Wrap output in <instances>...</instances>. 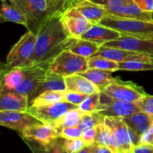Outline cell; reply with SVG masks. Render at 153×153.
<instances>
[{"label": "cell", "instance_id": "d590c367", "mask_svg": "<svg viewBox=\"0 0 153 153\" xmlns=\"http://www.w3.org/2000/svg\"><path fill=\"white\" fill-rule=\"evenodd\" d=\"M88 146L82 138L64 139V147L66 153H76Z\"/></svg>", "mask_w": 153, "mask_h": 153}, {"label": "cell", "instance_id": "836d02e7", "mask_svg": "<svg viewBox=\"0 0 153 153\" xmlns=\"http://www.w3.org/2000/svg\"><path fill=\"white\" fill-rule=\"evenodd\" d=\"M100 92L89 95L80 105L79 108L83 112L97 111V109L100 105Z\"/></svg>", "mask_w": 153, "mask_h": 153}, {"label": "cell", "instance_id": "ffe728a7", "mask_svg": "<svg viewBox=\"0 0 153 153\" xmlns=\"http://www.w3.org/2000/svg\"><path fill=\"white\" fill-rule=\"evenodd\" d=\"M119 70L123 71H148L153 70V56L136 53L126 61L119 62Z\"/></svg>", "mask_w": 153, "mask_h": 153}, {"label": "cell", "instance_id": "6da1fadb", "mask_svg": "<svg viewBox=\"0 0 153 153\" xmlns=\"http://www.w3.org/2000/svg\"><path fill=\"white\" fill-rule=\"evenodd\" d=\"M56 13L49 16L42 25L37 34L35 53L31 65L52 61L65 50H69L78 39L70 37L66 31L61 16Z\"/></svg>", "mask_w": 153, "mask_h": 153}, {"label": "cell", "instance_id": "52a82bcc", "mask_svg": "<svg viewBox=\"0 0 153 153\" xmlns=\"http://www.w3.org/2000/svg\"><path fill=\"white\" fill-rule=\"evenodd\" d=\"M97 111L105 117L125 118L141 111L136 102L114 100L100 92V105Z\"/></svg>", "mask_w": 153, "mask_h": 153}, {"label": "cell", "instance_id": "30bf717a", "mask_svg": "<svg viewBox=\"0 0 153 153\" xmlns=\"http://www.w3.org/2000/svg\"><path fill=\"white\" fill-rule=\"evenodd\" d=\"M76 108H79V106L68 102L61 101L46 105H30L27 112L34 117L42 123L52 124L69 111Z\"/></svg>", "mask_w": 153, "mask_h": 153}, {"label": "cell", "instance_id": "7dc6e473", "mask_svg": "<svg viewBox=\"0 0 153 153\" xmlns=\"http://www.w3.org/2000/svg\"><path fill=\"white\" fill-rule=\"evenodd\" d=\"M117 153H134L133 149H130V150H124V151H121V152H119Z\"/></svg>", "mask_w": 153, "mask_h": 153}, {"label": "cell", "instance_id": "e575fe53", "mask_svg": "<svg viewBox=\"0 0 153 153\" xmlns=\"http://www.w3.org/2000/svg\"><path fill=\"white\" fill-rule=\"evenodd\" d=\"M91 1L102 7L107 11L108 14H110L131 0H91Z\"/></svg>", "mask_w": 153, "mask_h": 153}, {"label": "cell", "instance_id": "9c48e42d", "mask_svg": "<svg viewBox=\"0 0 153 153\" xmlns=\"http://www.w3.org/2000/svg\"><path fill=\"white\" fill-rule=\"evenodd\" d=\"M51 61H46L25 67V78L13 92L27 95L29 98L46 78Z\"/></svg>", "mask_w": 153, "mask_h": 153}, {"label": "cell", "instance_id": "5b68a950", "mask_svg": "<svg viewBox=\"0 0 153 153\" xmlns=\"http://www.w3.org/2000/svg\"><path fill=\"white\" fill-rule=\"evenodd\" d=\"M19 7L26 16L28 31L37 35L45 21L50 16L46 0H8Z\"/></svg>", "mask_w": 153, "mask_h": 153}, {"label": "cell", "instance_id": "8d00e7d4", "mask_svg": "<svg viewBox=\"0 0 153 153\" xmlns=\"http://www.w3.org/2000/svg\"><path fill=\"white\" fill-rule=\"evenodd\" d=\"M50 16L62 13L69 5L70 0H46Z\"/></svg>", "mask_w": 153, "mask_h": 153}, {"label": "cell", "instance_id": "7a4b0ae2", "mask_svg": "<svg viewBox=\"0 0 153 153\" xmlns=\"http://www.w3.org/2000/svg\"><path fill=\"white\" fill-rule=\"evenodd\" d=\"M104 121L111 130L109 148L114 153L133 149L140 144V137L126 124L123 118L105 117Z\"/></svg>", "mask_w": 153, "mask_h": 153}, {"label": "cell", "instance_id": "1f68e13d", "mask_svg": "<svg viewBox=\"0 0 153 153\" xmlns=\"http://www.w3.org/2000/svg\"><path fill=\"white\" fill-rule=\"evenodd\" d=\"M104 120L105 116L98 111L84 112L78 127L82 131H85L88 128L96 127L97 125L104 122Z\"/></svg>", "mask_w": 153, "mask_h": 153}, {"label": "cell", "instance_id": "4316f807", "mask_svg": "<svg viewBox=\"0 0 153 153\" xmlns=\"http://www.w3.org/2000/svg\"><path fill=\"white\" fill-rule=\"evenodd\" d=\"M102 45L85 39H78L69 50L78 55L88 58L94 56Z\"/></svg>", "mask_w": 153, "mask_h": 153}, {"label": "cell", "instance_id": "3957f363", "mask_svg": "<svg viewBox=\"0 0 153 153\" xmlns=\"http://www.w3.org/2000/svg\"><path fill=\"white\" fill-rule=\"evenodd\" d=\"M99 24L116 30L122 34L136 38L146 39L153 37L152 22L106 14Z\"/></svg>", "mask_w": 153, "mask_h": 153}, {"label": "cell", "instance_id": "603a6c76", "mask_svg": "<svg viewBox=\"0 0 153 153\" xmlns=\"http://www.w3.org/2000/svg\"><path fill=\"white\" fill-rule=\"evenodd\" d=\"M123 120L140 137L149 130L153 124V117L143 111L136 113L128 117L123 118Z\"/></svg>", "mask_w": 153, "mask_h": 153}, {"label": "cell", "instance_id": "bcb514c9", "mask_svg": "<svg viewBox=\"0 0 153 153\" xmlns=\"http://www.w3.org/2000/svg\"><path fill=\"white\" fill-rule=\"evenodd\" d=\"M76 153H92V151H91V146H85V148L82 149L80 151H79V152H76Z\"/></svg>", "mask_w": 153, "mask_h": 153}, {"label": "cell", "instance_id": "60d3db41", "mask_svg": "<svg viewBox=\"0 0 153 153\" xmlns=\"http://www.w3.org/2000/svg\"><path fill=\"white\" fill-rule=\"evenodd\" d=\"M96 135H97V130L95 127H94L83 131L81 138L84 140L87 146H91L95 143Z\"/></svg>", "mask_w": 153, "mask_h": 153}, {"label": "cell", "instance_id": "7c38bea8", "mask_svg": "<svg viewBox=\"0 0 153 153\" xmlns=\"http://www.w3.org/2000/svg\"><path fill=\"white\" fill-rule=\"evenodd\" d=\"M42 123L27 111H0V124L19 133L26 128Z\"/></svg>", "mask_w": 153, "mask_h": 153}, {"label": "cell", "instance_id": "f35d334b", "mask_svg": "<svg viewBox=\"0 0 153 153\" xmlns=\"http://www.w3.org/2000/svg\"><path fill=\"white\" fill-rule=\"evenodd\" d=\"M88 95L80 94V93L74 92V91H64V101L68 102L73 105L79 106L87 97Z\"/></svg>", "mask_w": 153, "mask_h": 153}, {"label": "cell", "instance_id": "ab89813d", "mask_svg": "<svg viewBox=\"0 0 153 153\" xmlns=\"http://www.w3.org/2000/svg\"><path fill=\"white\" fill-rule=\"evenodd\" d=\"M83 131L78 126L64 128L59 131V136L64 139L80 138Z\"/></svg>", "mask_w": 153, "mask_h": 153}, {"label": "cell", "instance_id": "ee69618b", "mask_svg": "<svg viewBox=\"0 0 153 153\" xmlns=\"http://www.w3.org/2000/svg\"><path fill=\"white\" fill-rule=\"evenodd\" d=\"M91 148L92 153H114L108 146L99 144L97 143L91 145Z\"/></svg>", "mask_w": 153, "mask_h": 153}, {"label": "cell", "instance_id": "f546056e", "mask_svg": "<svg viewBox=\"0 0 153 153\" xmlns=\"http://www.w3.org/2000/svg\"><path fill=\"white\" fill-rule=\"evenodd\" d=\"M88 69L116 72L119 70V63L101 56H92L88 60Z\"/></svg>", "mask_w": 153, "mask_h": 153}, {"label": "cell", "instance_id": "7402d4cb", "mask_svg": "<svg viewBox=\"0 0 153 153\" xmlns=\"http://www.w3.org/2000/svg\"><path fill=\"white\" fill-rule=\"evenodd\" d=\"M1 22H11L19 24L27 28L28 21L22 10L9 1H1Z\"/></svg>", "mask_w": 153, "mask_h": 153}, {"label": "cell", "instance_id": "d6a6232c", "mask_svg": "<svg viewBox=\"0 0 153 153\" xmlns=\"http://www.w3.org/2000/svg\"><path fill=\"white\" fill-rule=\"evenodd\" d=\"M95 128L97 130L95 143L109 147L111 139V130L109 127L106 125L104 121L102 123L97 125Z\"/></svg>", "mask_w": 153, "mask_h": 153}, {"label": "cell", "instance_id": "5bb4252c", "mask_svg": "<svg viewBox=\"0 0 153 153\" xmlns=\"http://www.w3.org/2000/svg\"><path fill=\"white\" fill-rule=\"evenodd\" d=\"M104 45L153 56V37L140 39L123 34L120 38Z\"/></svg>", "mask_w": 153, "mask_h": 153}, {"label": "cell", "instance_id": "f6af8a7d", "mask_svg": "<svg viewBox=\"0 0 153 153\" xmlns=\"http://www.w3.org/2000/svg\"><path fill=\"white\" fill-rule=\"evenodd\" d=\"M134 153H153V145L140 143L133 149Z\"/></svg>", "mask_w": 153, "mask_h": 153}, {"label": "cell", "instance_id": "c3c4849f", "mask_svg": "<svg viewBox=\"0 0 153 153\" xmlns=\"http://www.w3.org/2000/svg\"><path fill=\"white\" fill-rule=\"evenodd\" d=\"M151 18H152V22H153V11L151 13Z\"/></svg>", "mask_w": 153, "mask_h": 153}, {"label": "cell", "instance_id": "277c9868", "mask_svg": "<svg viewBox=\"0 0 153 153\" xmlns=\"http://www.w3.org/2000/svg\"><path fill=\"white\" fill-rule=\"evenodd\" d=\"M37 35L28 31L11 48L4 66L8 68L31 66V59L35 53Z\"/></svg>", "mask_w": 153, "mask_h": 153}, {"label": "cell", "instance_id": "681fc988", "mask_svg": "<svg viewBox=\"0 0 153 153\" xmlns=\"http://www.w3.org/2000/svg\"><path fill=\"white\" fill-rule=\"evenodd\" d=\"M1 1H8V0H1Z\"/></svg>", "mask_w": 153, "mask_h": 153}, {"label": "cell", "instance_id": "d4e9b609", "mask_svg": "<svg viewBox=\"0 0 153 153\" xmlns=\"http://www.w3.org/2000/svg\"><path fill=\"white\" fill-rule=\"evenodd\" d=\"M79 74L92 82L100 91H104L106 88H108L111 84L116 80V78L112 76V72L106 71V70L88 69L87 71Z\"/></svg>", "mask_w": 153, "mask_h": 153}, {"label": "cell", "instance_id": "ba28073f", "mask_svg": "<svg viewBox=\"0 0 153 153\" xmlns=\"http://www.w3.org/2000/svg\"><path fill=\"white\" fill-rule=\"evenodd\" d=\"M105 94L117 100L136 102L146 94L144 89L132 82H125L116 78L115 82L111 84L103 91Z\"/></svg>", "mask_w": 153, "mask_h": 153}, {"label": "cell", "instance_id": "8992f818", "mask_svg": "<svg viewBox=\"0 0 153 153\" xmlns=\"http://www.w3.org/2000/svg\"><path fill=\"white\" fill-rule=\"evenodd\" d=\"M88 60L71 51L65 50L51 61L48 72L64 77L79 74L88 70Z\"/></svg>", "mask_w": 153, "mask_h": 153}, {"label": "cell", "instance_id": "cb8c5ba5", "mask_svg": "<svg viewBox=\"0 0 153 153\" xmlns=\"http://www.w3.org/2000/svg\"><path fill=\"white\" fill-rule=\"evenodd\" d=\"M151 13L152 12L143 11L134 3L133 0H131L110 14L120 16V17L152 22Z\"/></svg>", "mask_w": 153, "mask_h": 153}, {"label": "cell", "instance_id": "f1b7e54d", "mask_svg": "<svg viewBox=\"0 0 153 153\" xmlns=\"http://www.w3.org/2000/svg\"><path fill=\"white\" fill-rule=\"evenodd\" d=\"M32 153H66L64 147V138L59 137L54 143L49 146L41 144L23 139Z\"/></svg>", "mask_w": 153, "mask_h": 153}, {"label": "cell", "instance_id": "44dd1931", "mask_svg": "<svg viewBox=\"0 0 153 153\" xmlns=\"http://www.w3.org/2000/svg\"><path fill=\"white\" fill-rule=\"evenodd\" d=\"M67 91H74L85 95L100 93L101 91L97 86L90 82L88 79L81 76L80 74H74L65 77Z\"/></svg>", "mask_w": 153, "mask_h": 153}, {"label": "cell", "instance_id": "83f0119b", "mask_svg": "<svg viewBox=\"0 0 153 153\" xmlns=\"http://www.w3.org/2000/svg\"><path fill=\"white\" fill-rule=\"evenodd\" d=\"M83 113L84 112L81 111L79 108H73L67 112L65 114L63 115L61 118H59L58 120L51 125H52L56 128L58 133L64 128L78 126L82 119Z\"/></svg>", "mask_w": 153, "mask_h": 153}, {"label": "cell", "instance_id": "d6986e66", "mask_svg": "<svg viewBox=\"0 0 153 153\" xmlns=\"http://www.w3.org/2000/svg\"><path fill=\"white\" fill-rule=\"evenodd\" d=\"M67 91L65 77L60 75L47 72L46 78L43 82L39 85L36 91L29 97V103L32 102L33 100L40 94L47 91Z\"/></svg>", "mask_w": 153, "mask_h": 153}, {"label": "cell", "instance_id": "ac0fdd59", "mask_svg": "<svg viewBox=\"0 0 153 153\" xmlns=\"http://www.w3.org/2000/svg\"><path fill=\"white\" fill-rule=\"evenodd\" d=\"M25 75V67L8 68L4 66L1 70L0 94L14 91L22 82Z\"/></svg>", "mask_w": 153, "mask_h": 153}, {"label": "cell", "instance_id": "9a60e30c", "mask_svg": "<svg viewBox=\"0 0 153 153\" xmlns=\"http://www.w3.org/2000/svg\"><path fill=\"white\" fill-rule=\"evenodd\" d=\"M69 6L76 8L82 16L93 23L99 24L107 14V11L102 7L91 0H70Z\"/></svg>", "mask_w": 153, "mask_h": 153}, {"label": "cell", "instance_id": "484cf974", "mask_svg": "<svg viewBox=\"0 0 153 153\" xmlns=\"http://www.w3.org/2000/svg\"><path fill=\"white\" fill-rule=\"evenodd\" d=\"M136 53H137V52L102 45L99 49L98 52L94 56L104 57L108 59L119 63L123 62V61H126L129 57L135 55Z\"/></svg>", "mask_w": 153, "mask_h": 153}, {"label": "cell", "instance_id": "4dcf8cb0", "mask_svg": "<svg viewBox=\"0 0 153 153\" xmlns=\"http://www.w3.org/2000/svg\"><path fill=\"white\" fill-rule=\"evenodd\" d=\"M64 91H47L36 97L30 105L40 106L64 101Z\"/></svg>", "mask_w": 153, "mask_h": 153}, {"label": "cell", "instance_id": "2e32d148", "mask_svg": "<svg viewBox=\"0 0 153 153\" xmlns=\"http://www.w3.org/2000/svg\"><path fill=\"white\" fill-rule=\"evenodd\" d=\"M29 106L28 96L13 91L0 94V111H27Z\"/></svg>", "mask_w": 153, "mask_h": 153}, {"label": "cell", "instance_id": "4fadbf2b", "mask_svg": "<svg viewBox=\"0 0 153 153\" xmlns=\"http://www.w3.org/2000/svg\"><path fill=\"white\" fill-rule=\"evenodd\" d=\"M22 139L31 140L43 146H49L55 141L59 136L56 128L51 124L40 123L32 126L20 132Z\"/></svg>", "mask_w": 153, "mask_h": 153}, {"label": "cell", "instance_id": "b9f144b4", "mask_svg": "<svg viewBox=\"0 0 153 153\" xmlns=\"http://www.w3.org/2000/svg\"><path fill=\"white\" fill-rule=\"evenodd\" d=\"M133 1L143 11H153V0H133Z\"/></svg>", "mask_w": 153, "mask_h": 153}, {"label": "cell", "instance_id": "8fae6325", "mask_svg": "<svg viewBox=\"0 0 153 153\" xmlns=\"http://www.w3.org/2000/svg\"><path fill=\"white\" fill-rule=\"evenodd\" d=\"M61 19L67 34L75 39H80L94 24L71 6L63 12Z\"/></svg>", "mask_w": 153, "mask_h": 153}, {"label": "cell", "instance_id": "74e56055", "mask_svg": "<svg viewBox=\"0 0 153 153\" xmlns=\"http://www.w3.org/2000/svg\"><path fill=\"white\" fill-rule=\"evenodd\" d=\"M136 103L141 111L153 117V96L146 94Z\"/></svg>", "mask_w": 153, "mask_h": 153}, {"label": "cell", "instance_id": "7bdbcfd3", "mask_svg": "<svg viewBox=\"0 0 153 153\" xmlns=\"http://www.w3.org/2000/svg\"><path fill=\"white\" fill-rule=\"evenodd\" d=\"M140 143L153 145V124L149 130L142 134L140 137Z\"/></svg>", "mask_w": 153, "mask_h": 153}, {"label": "cell", "instance_id": "e0dca14e", "mask_svg": "<svg viewBox=\"0 0 153 153\" xmlns=\"http://www.w3.org/2000/svg\"><path fill=\"white\" fill-rule=\"evenodd\" d=\"M123 34L119 31L100 24L94 23L80 39L91 40L101 45L120 38Z\"/></svg>", "mask_w": 153, "mask_h": 153}]
</instances>
